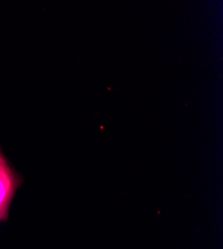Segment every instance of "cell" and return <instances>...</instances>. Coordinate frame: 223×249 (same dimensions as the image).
Returning a JSON list of instances; mask_svg holds the SVG:
<instances>
[{
	"label": "cell",
	"instance_id": "1",
	"mask_svg": "<svg viewBox=\"0 0 223 249\" xmlns=\"http://www.w3.org/2000/svg\"><path fill=\"white\" fill-rule=\"evenodd\" d=\"M18 178L4 161L0 164V213L6 217L11 199L18 188Z\"/></svg>",
	"mask_w": 223,
	"mask_h": 249
},
{
	"label": "cell",
	"instance_id": "2",
	"mask_svg": "<svg viewBox=\"0 0 223 249\" xmlns=\"http://www.w3.org/2000/svg\"><path fill=\"white\" fill-rule=\"evenodd\" d=\"M4 161H5V160H4V158L2 157L1 153H0V164H1V163H3Z\"/></svg>",
	"mask_w": 223,
	"mask_h": 249
},
{
	"label": "cell",
	"instance_id": "3",
	"mask_svg": "<svg viewBox=\"0 0 223 249\" xmlns=\"http://www.w3.org/2000/svg\"><path fill=\"white\" fill-rule=\"evenodd\" d=\"M5 218H6V216L4 214H2L1 213H0V221H1L2 219H5Z\"/></svg>",
	"mask_w": 223,
	"mask_h": 249
}]
</instances>
